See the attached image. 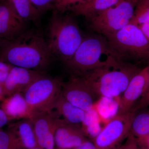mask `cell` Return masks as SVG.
Listing matches in <instances>:
<instances>
[{"instance_id": "cell-1", "label": "cell", "mask_w": 149, "mask_h": 149, "mask_svg": "<svg viewBox=\"0 0 149 149\" xmlns=\"http://www.w3.org/2000/svg\"><path fill=\"white\" fill-rule=\"evenodd\" d=\"M52 57L47 42L35 31H25L11 41L3 40L0 46V61L35 71L46 72Z\"/></svg>"}, {"instance_id": "cell-2", "label": "cell", "mask_w": 149, "mask_h": 149, "mask_svg": "<svg viewBox=\"0 0 149 149\" xmlns=\"http://www.w3.org/2000/svg\"><path fill=\"white\" fill-rule=\"evenodd\" d=\"M140 70L114 57L103 66L81 76L100 97L120 98L132 77Z\"/></svg>"}, {"instance_id": "cell-3", "label": "cell", "mask_w": 149, "mask_h": 149, "mask_svg": "<svg viewBox=\"0 0 149 149\" xmlns=\"http://www.w3.org/2000/svg\"><path fill=\"white\" fill-rule=\"evenodd\" d=\"M85 35L72 17L54 10L48 27V47L65 65L72 58Z\"/></svg>"}, {"instance_id": "cell-4", "label": "cell", "mask_w": 149, "mask_h": 149, "mask_svg": "<svg viewBox=\"0 0 149 149\" xmlns=\"http://www.w3.org/2000/svg\"><path fill=\"white\" fill-rule=\"evenodd\" d=\"M103 35H85L72 58L64 65L72 75L83 76L106 64L113 58H118Z\"/></svg>"}, {"instance_id": "cell-5", "label": "cell", "mask_w": 149, "mask_h": 149, "mask_svg": "<svg viewBox=\"0 0 149 149\" xmlns=\"http://www.w3.org/2000/svg\"><path fill=\"white\" fill-rule=\"evenodd\" d=\"M118 57L129 60L149 59V41L139 26L129 23L118 32L104 36Z\"/></svg>"}, {"instance_id": "cell-6", "label": "cell", "mask_w": 149, "mask_h": 149, "mask_svg": "<svg viewBox=\"0 0 149 149\" xmlns=\"http://www.w3.org/2000/svg\"><path fill=\"white\" fill-rule=\"evenodd\" d=\"M63 82L45 74L36 79L22 93L33 111H49L54 109L62 92Z\"/></svg>"}, {"instance_id": "cell-7", "label": "cell", "mask_w": 149, "mask_h": 149, "mask_svg": "<svg viewBox=\"0 0 149 149\" xmlns=\"http://www.w3.org/2000/svg\"><path fill=\"white\" fill-rule=\"evenodd\" d=\"M139 0H123L88 19L90 26L104 36L118 32L130 23Z\"/></svg>"}, {"instance_id": "cell-8", "label": "cell", "mask_w": 149, "mask_h": 149, "mask_svg": "<svg viewBox=\"0 0 149 149\" xmlns=\"http://www.w3.org/2000/svg\"><path fill=\"white\" fill-rule=\"evenodd\" d=\"M136 111L118 113L106 123L93 141L97 149H119L130 132V126Z\"/></svg>"}, {"instance_id": "cell-9", "label": "cell", "mask_w": 149, "mask_h": 149, "mask_svg": "<svg viewBox=\"0 0 149 149\" xmlns=\"http://www.w3.org/2000/svg\"><path fill=\"white\" fill-rule=\"evenodd\" d=\"M62 93L68 102L85 112L93 109L100 97L83 77L73 75L63 83Z\"/></svg>"}, {"instance_id": "cell-10", "label": "cell", "mask_w": 149, "mask_h": 149, "mask_svg": "<svg viewBox=\"0 0 149 149\" xmlns=\"http://www.w3.org/2000/svg\"><path fill=\"white\" fill-rule=\"evenodd\" d=\"M59 115L57 111H33L31 119L37 143L42 149H56L55 132Z\"/></svg>"}, {"instance_id": "cell-11", "label": "cell", "mask_w": 149, "mask_h": 149, "mask_svg": "<svg viewBox=\"0 0 149 149\" xmlns=\"http://www.w3.org/2000/svg\"><path fill=\"white\" fill-rule=\"evenodd\" d=\"M26 22L17 14L9 0L0 2V38L15 40L26 31Z\"/></svg>"}, {"instance_id": "cell-12", "label": "cell", "mask_w": 149, "mask_h": 149, "mask_svg": "<svg viewBox=\"0 0 149 149\" xmlns=\"http://www.w3.org/2000/svg\"><path fill=\"white\" fill-rule=\"evenodd\" d=\"M149 83V67L140 70L131 79L120 96L118 113H124L133 109L136 102L145 93Z\"/></svg>"}, {"instance_id": "cell-13", "label": "cell", "mask_w": 149, "mask_h": 149, "mask_svg": "<svg viewBox=\"0 0 149 149\" xmlns=\"http://www.w3.org/2000/svg\"><path fill=\"white\" fill-rule=\"evenodd\" d=\"M80 125L59 118L55 132L56 149H73L88 140Z\"/></svg>"}, {"instance_id": "cell-14", "label": "cell", "mask_w": 149, "mask_h": 149, "mask_svg": "<svg viewBox=\"0 0 149 149\" xmlns=\"http://www.w3.org/2000/svg\"><path fill=\"white\" fill-rule=\"evenodd\" d=\"M46 72L13 66L3 87L6 97L23 93L36 79Z\"/></svg>"}, {"instance_id": "cell-15", "label": "cell", "mask_w": 149, "mask_h": 149, "mask_svg": "<svg viewBox=\"0 0 149 149\" xmlns=\"http://www.w3.org/2000/svg\"><path fill=\"white\" fill-rule=\"evenodd\" d=\"M9 120L31 118L33 111L22 93H16L4 99L1 104Z\"/></svg>"}, {"instance_id": "cell-16", "label": "cell", "mask_w": 149, "mask_h": 149, "mask_svg": "<svg viewBox=\"0 0 149 149\" xmlns=\"http://www.w3.org/2000/svg\"><path fill=\"white\" fill-rule=\"evenodd\" d=\"M9 130L15 134L25 149L40 148L37 143L34 125L31 118L21 119L11 124Z\"/></svg>"}, {"instance_id": "cell-17", "label": "cell", "mask_w": 149, "mask_h": 149, "mask_svg": "<svg viewBox=\"0 0 149 149\" xmlns=\"http://www.w3.org/2000/svg\"><path fill=\"white\" fill-rule=\"evenodd\" d=\"M123 0H87L68 10L75 15L85 17L87 19L107 9L116 5Z\"/></svg>"}, {"instance_id": "cell-18", "label": "cell", "mask_w": 149, "mask_h": 149, "mask_svg": "<svg viewBox=\"0 0 149 149\" xmlns=\"http://www.w3.org/2000/svg\"><path fill=\"white\" fill-rule=\"evenodd\" d=\"M54 109L64 120L72 124L80 125L85 118V111L68 102L63 95L62 92Z\"/></svg>"}, {"instance_id": "cell-19", "label": "cell", "mask_w": 149, "mask_h": 149, "mask_svg": "<svg viewBox=\"0 0 149 149\" xmlns=\"http://www.w3.org/2000/svg\"><path fill=\"white\" fill-rule=\"evenodd\" d=\"M129 134L134 136L139 143H143L149 135V108L136 111Z\"/></svg>"}, {"instance_id": "cell-20", "label": "cell", "mask_w": 149, "mask_h": 149, "mask_svg": "<svg viewBox=\"0 0 149 149\" xmlns=\"http://www.w3.org/2000/svg\"><path fill=\"white\" fill-rule=\"evenodd\" d=\"M120 98L101 97L96 103L95 108L102 121L106 123L118 114Z\"/></svg>"}, {"instance_id": "cell-21", "label": "cell", "mask_w": 149, "mask_h": 149, "mask_svg": "<svg viewBox=\"0 0 149 149\" xmlns=\"http://www.w3.org/2000/svg\"><path fill=\"white\" fill-rule=\"evenodd\" d=\"M19 16L25 22H37L42 14L30 0H9Z\"/></svg>"}, {"instance_id": "cell-22", "label": "cell", "mask_w": 149, "mask_h": 149, "mask_svg": "<svg viewBox=\"0 0 149 149\" xmlns=\"http://www.w3.org/2000/svg\"><path fill=\"white\" fill-rule=\"evenodd\" d=\"M101 121L95 107L91 110L85 112V118L81 127L87 139L93 141L98 136L102 129Z\"/></svg>"}, {"instance_id": "cell-23", "label": "cell", "mask_w": 149, "mask_h": 149, "mask_svg": "<svg viewBox=\"0 0 149 149\" xmlns=\"http://www.w3.org/2000/svg\"><path fill=\"white\" fill-rule=\"evenodd\" d=\"M130 23L137 26L149 23V5L146 0H139Z\"/></svg>"}, {"instance_id": "cell-24", "label": "cell", "mask_w": 149, "mask_h": 149, "mask_svg": "<svg viewBox=\"0 0 149 149\" xmlns=\"http://www.w3.org/2000/svg\"><path fill=\"white\" fill-rule=\"evenodd\" d=\"M0 149H25L10 130L0 129Z\"/></svg>"}, {"instance_id": "cell-25", "label": "cell", "mask_w": 149, "mask_h": 149, "mask_svg": "<svg viewBox=\"0 0 149 149\" xmlns=\"http://www.w3.org/2000/svg\"><path fill=\"white\" fill-rule=\"evenodd\" d=\"M87 0H56L54 10L62 13L68 10L70 7Z\"/></svg>"}, {"instance_id": "cell-26", "label": "cell", "mask_w": 149, "mask_h": 149, "mask_svg": "<svg viewBox=\"0 0 149 149\" xmlns=\"http://www.w3.org/2000/svg\"><path fill=\"white\" fill-rule=\"evenodd\" d=\"M41 13L49 10L54 9L56 0H30Z\"/></svg>"}, {"instance_id": "cell-27", "label": "cell", "mask_w": 149, "mask_h": 149, "mask_svg": "<svg viewBox=\"0 0 149 149\" xmlns=\"http://www.w3.org/2000/svg\"><path fill=\"white\" fill-rule=\"evenodd\" d=\"M119 149H145L139 143L136 138L129 134Z\"/></svg>"}, {"instance_id": "cell-28", "label": "cell", "mask_w": 149, "mask_h": 149, "mask_svg": "<svg viewBox=\"0 0 149 149\" xmlns=\"http://www.w3.org/2000/svg\"><path fill=\"white\" fill-rule=\"evenodd\" d=\"M13 65L0 61V84L3 85L8 77Z\"/></svg>"}, {"instance_id": "cell-29", "label": "cell", "mask_w": 149, "mask_h": 149, "mask_svg": "<svg viewBox=\"0 0 149 149\" xmlns=\"http://www.w3.org/2000/svg\"><path fill=\"white\" fill-rule=\"evenodd\" d=\"M149 105V83L145 93L138 102V103L135 105L133 109L135 111L139 110L146 108Z\"/></svg>"}, {"instance_id": "cell-30", "label": "cell", "mask_w": 149, "mask_h": 149, "mask_svg": "<svg viewBox=\"0 0 149 149\" xmlns=\"http://www.w3.org/2000/svg\"><path fill=\"white\" fill-rule=\"evenodd\" d=\"M73 149H97L93 141L88 139L79 146Z\"/></svg>"}, {"instance_id": "cell-31", "label": "cell", "mask_w": 149, "mask_h": 149, "mask_svg": "<svg viewBox=\"0 0 149 149\" xmlns=\"http://www.w3.org/2000/svg\"><path fill=\"white\" fill-rule=\"evenodd\" d=\"M9 121L5 112L0 107V129L6 125Z\"/></svg>"}, {"instance_id": "cell-32", "label": "cell", "mask_w": 149, "mask_h": 149, "mask_svg": "<svg viewBox=\"0 0 149 149\" xmlns=\"http://www.w3.org/2000/svg\"><path fill=\"white\" fill-rule=\"evenodd\" d=\"M138 26L149 41V23L141 24Z\"/></svg>"}, {"instance_id": "cell-33", "label": "cell", "mask_w": 149, "mask_h": 149, "mask_svg": "<svg viewBox=\"0 0 149 149\" xmlns=\"http://www.w3.org/2000/svg\"><path fill=\"white\" fill-rule=\"evenodd\" d=\"M139 144H140L144 149H149V135L147 137L146 139H145V141H144L143 143Z\"/></svg>"}, {"instance_id": "cell-34", "label": "cell", "mask_w": 149, "mask_h": 149, "mask_svg": "<svg viewBox=\"0 0 149 149\" xmlns=\"http://www.w3.org/2000/svg\"><path fill=\"white\" fill-rule=\"evenodd\" d=\"M6 95L4 92L3 85L0 84V102L2 101L6 97Z\"/></svg>"}, {"instance_id": "cell-35", "label": "cell", "mask_w": 149, "mask_h": 149, "mask_svg": "<svg viewBox=\"0 0 149 149\" xmlns=\"http://www.w3.org/2000/svg\"><path fill=\"white\" fill-rule=\"evenodd\" d=\"M3 40H2V39H1V38H0V46H1V44H2V43Z\"/></svg>"}, {"instance_id": "cell-36", "label": "cell", "mask_w": 149, "mask_h": 149, "mask_svg": "<svg viewBox=\"0 0 149 149\" xmlns=\"http://www.w3.org/2000/svg\"><path fill=\"white\" fill-rule=\"evenodd\" d=\"M42 149L41 148H33V149Z\"/></svg>"}, {"instance_id": "cell-37", "label": "cell", "mask_w": 149, "mask_h": 149, "mask_svg": "<svg viewBox=\"0 0 149 149\" xmlns=\"http://www.w3.org/2000/svg\"><path fill=\"white\" fill-rule=\"evenodd\" d=\"M146 1L147 2V3H148V4L149 5V0H146Z\"/></svg>"}, {"instance_id": "cell-38", "label": "cell", "mask_w": 149, "mask_h": 149, "mask_svg": "<svg viewBox=\"0 0 149 149\" xmlns=\"http://www.w3.org/2000/svg\"><path fill=\"white\" fill-rule=\"evenodd\" d=\"M3 1V0H0V2L1 1Z\"/></svg>"}, {"instance_id": "cell-39", "label": "cell", "mask_w": 149, "mask_h": 149, "mask_svg": "<svg viewBox=\"0 0 149 149\" xmlns=\"http://www.w3.org/2000/svg\"><path fill=\"white\" fill-rule=\"evenodd\" d=\"M149 107V105L148 107Z\"/></svg>"}, {"instance_id": "cell-40", "label": "cell", "mask_w": 149, "mask_h": 149, "mask_svg": "<svg viewBox=\"0 0 149 149\" xmlns=\"http://www.w3.org/2000/svg\"><path fill=\"white\" fill-rule=\"evenodd\" d=\"M148 61H149V58ZM148 66L149 67V65H148Z\"/></svg>"}]
</instances>
